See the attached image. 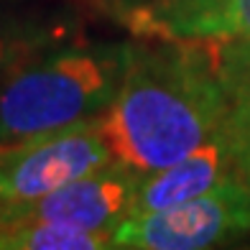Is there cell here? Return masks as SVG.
<instances>
[{"mask_svg": "<svg viewBox=\"0 0 250 250\" xmlns=\"http://www.w3.org/2000/svg\"><path fill=\"white\" fill-rule=\"evenodd\" d=\"M39 39L21 36L16 31H3L0 28V84L13 74L21 64L36 56Z\"/></svg>", "mask_w": 250, "mask_h": 250, "instance_id": "30bf717a", "label": "cell"}, {"mask_svg": "<svg viewBox=\"0 0 250 250\" xmlns=\"http://www.w3.org/2000/svg\"><path fill=\"white\" fill-rule=\"evenodd\" d=\"M250 230V187L240 176L225 179L199 197L171 207L125 217L110 232L120 250H202Z\"/></svg>", "mask_w": 250, "mask_h": 250, "instance_id": "3957f363", "label": "cell"}, {"mask_svg": "<svg viewBox=\"0 0 250 250\" xmlns=\"http://www.w3.org/2000/svg\"><path fill=\"white\" fill-rule=\"evenodd\" d=\"M130 46L102 43L33 56L0 84V153L95 120L115 100Z\"/></svg>", "mask_w": 250, "mask_h": 250, "instance_id": "7a4b0ae2", "label": "cell"}, {"mask_svg": "<svg viewBox=\"0 0 250 250\" xmlns=\"http://www.w3.org/2000/svg\"><path fill=\"white\" fill-rule=\"evenodd\" d=\"M237 176H240L245 184L250 187V146H248V148H243V153H240V164H237Z\"/></svg>", "mask_w": 250, "mask_h": 250, "instance_id": "8fae6325", "label": "cell"}, {"mask_svg": "<svg viewBox=\"0 0 250 250\" xmlns=\"http://www.w3.org/2000/svg\"><path fill=\"white\" fill-rule=\"evenodd\" d=\"M138 21L164 39L250 41V0H153Z\"/></svg>", "mask_w": 250, "mask_h": 250, "instance_id": "52a82bcc", "label": "cell"}, {"mask_svg": "<svg viewBox=\"0 0 250 250\" xmlns=\"http://www.w3.org/2000/svg\"><path fill=\"white\" fill-rule=\"evenodd\" d=\"M237 164H240V141L230 118H225L217 130L209 133L197 148H191L179 161L151 174H141L128 217L199 197L222 184L225 179L237 176Z\"/></svg>", "mask_w": 250, "mask_h": 250, "instance_id": "8992f818", "label": "cell"}, {"mask_svg": "<svg viewBox=\"0 0 250 250\" xmlns=\"http://www.w3.org/2000/svg\"><path fill=\"white\" fill-rule=\"evenodd\" d=\"M110 232L82 230L56 222L0 225V250H105Z\"/></svg>", "mask_w": 250, "mask_h": 250, "instance_id": "ba28073f", "label": "cell"}, {"mask_svg": "<svg viewBox=\"0 0 250 250\" xmlns=\"http://www.w3.org/2000/svg\"><path fill=\"white\" fill-rule=\"evenodd\" d=\"M141 174L112 158L79 179H72L28 204L0 212V225L56 222L82 230L112 232L128 217Z\"/></svg>", "mask_w": 250, "mask_h": 250, "instance_id": "5b68a950", "label": "cell"}, {"mask_svg": "<svg viewBox=\"0 0 250 250\" xmlns=\"http://www.w3.org/2000/svg\"><path fill=\"white\" fill-rule=\"evenodd\" d=\"M110 161L100 118L0 153V212L28 204Z\"/></svg>", "mask_w": 250, "mask_h": 250, "instance_id": "277c9868", "label": "cell"}, {"mask_svg": "<svg viewBox=\"0 0 250 250\" xmlns=\"http://www.w3.org/2000/svg\"><path fill=\"white\" fill-rule=\"evenodd\" d=\"M220 72L230 97L227 118L243 153L250 146V41H220Z\"/></svg>", "mask_w": 250, "mask_h": 250, "instance_id": "9c48e42d", "label": "cell"}, {"mask_svg": "<svg viewBox=\"0 0 250 250\" xmlns=\"http://www.w3.org/2000/svg\"><path fill=\"white\" fill-rule=\"evenodd\" d=\"M227 112L220 41L168 39L158 46H130L120 89L100 115V128L115 161L151 174L197 148Z\"/></svg>", "mask_w": 250, "mask_h": 250, "instance_id": "6da1fadb", "label": "cell"}]
</instances>
